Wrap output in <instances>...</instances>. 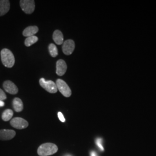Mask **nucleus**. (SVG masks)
Instances as JSON below:
<instances>
[{
	"label": "nucleus",
	"mask_w": 156,
	"mask_h": 156,
	"mask_svg": "<svg viewBox=\"0 0 156 156\" xmlns=\"http://www.w3.org/2000/svg\"><path fill=\"white\" fill-rule=\"evenodd\" d=\"M6 99V96L5 93L4 92L3 90L0 89V100H4Z\"/></svg>",
	"instance_id": "6ab92c4d"
},
{
	"label": "nucleus",
	"mask_w": 156,
	"mask_h": 156,
	"mask_svg": "<svg viewBox=\"0 0 156 156\" xmlns=\"http://www.w3.org/2000/svg\"><path fill=\"white\" fill-rule=\"evenodd\" d=\"M56 86L57 89L60 91V92L66 97H69L71 94V90L69 87L63 80L58 79L56 81Z\"/></svg>",
	"instance_id": "7ed1b4c3"
},
{
	"label": "nucleus",
	"mask_w": 156,
	"mask_h": 156,
	"mask_svg": "<svg viewBox=\"0 0 156 156\" xmlns=\"http://www.w3.org/2000/svg\"><path fill=\"white\" fill-rule=\"evenodd\" d=\"M13 115V112L11 109H6L2 114V119L5 122H8L11 119Z\"/></svg>",
	"instance_id": "2eb2a0df"
},
{
	"label": "nucleus",
	"mask_w": 156,
	"mask_h": 156,
	"mask_svg": "<svg viewBox=\"0 0 156 156\" xmlns=\"http://www.w3.org/2000/svg\"><path fill=\"white\" fill-rule=\"evenodd\" d=\"M57 115H58V117L59 118L60 120L62 122H66V119H65V118L64 117V115H62V112H58Z\"/></svg>",
	"instance_id": "aec40b11"
},
{
	"label": "nucleus",
	"mask_w": 156,
	"mask_h": 156,
	"mask_svg": "<svg viewBox=\"0 0 156 156\" xmlns=\"http://www.w3.org/2000/svg\"><path fill=\"white\" fill-rule=\"evenodd\" d=\"M5 105V103L2 101L0 100V106H4Z\"/></svg>",
	"instance_id": "412c9836"
},
{
	"label": "nucleus",
	"mask_w": 156,
	"mask_h": 156,
	"mask_svg": "<svg viewBox=\"0 0 156 156\" xmlns=\"http://www.w3.org/2000/svg\"><path fill=\"white\" fill-rule=\"evenodd\" d=\"M20 5L23 12L26 14H31L35 10V1L34 0H21Z\"/></svg>",
	"instance_id": "20e7f679"
},
{
	"label": "nucleus",
	"mask_w": 156,
	"mask_h": 156,
	"mask_svg": "<svg viewBox=\"0 0 156 156\" xmlns=\"http://www.w3.org/2000/svg\"><path fill=\"white\" fill-rule=\"evenodd\" d=\"M96 144L97 146H98V147L102 151H104V149L102 145V140L101 138H98L96 140Z\"/></svg>",
	"instance_id": "a211bd4d"
},
{
	"label": "nucleus",
	"mask_w": 156,
	"mask_h": 156,
	"mask_svg": "<svg viewBox=\"0 0 156 156\" xmlns=\"http://www.w3.org/2000/svg\"><path fill=\"white\" fill-rule=\"evenodd\" d=\"M3 87L7 93L11 94H16L18 93L16 86L10 80L5 81L3 83Z\"/></svg>",
	"instance_id": "1a4fd4ad"
},
{
	"label": "nucleus",
	"mask_w": 156,
	"mask_h": 156,
	"mask_svg": "<svg viewBox=\"0 0 156 156\" xmlns=\"http://www.w3.org/2000/svg\"><path fill=\"white\" fill-rule=\"evenodd\" d=\"M13 107L15 111L20 112L22 111L23 109V104L22 101L19 98H15L13 100Z\"/></svg>",
	"instance_id": "4468645a"
},
{
	"label": "nucleus",
	"mask_w": 156,
	"mask_h": 156,
	"mask_svg": "<svg viewBox=\"0 0 156 156\" xmlns=\"http://www.w3.org/2000/svg\"><path fill=\"white\" fill-rule=\"evenodd\" d=\"M75 42L72 39L66 40L64 42L63 45L62 47V49L63 53L66 55H71L75 49Z\"/></svg>",
	"instance_id": "0eeeda50"
},
{
	"label": "nucleus",
	"mask_w": 156,
	"mask_h": 156,
	"mask_svg": "<svg viewBox=\"0 0 156 156\" xmlns=\"http://www.w3.org/2000/svg\"><path fill=\"white\" fill-rule=\"evenodd\" d=\"M91 156H97V154L94 151H91Z\"/></svg>",
	"instance_id": "4be33fe9"
},
{
	"label": "nucleus",
	"mask_w": 156,
	"mask_h": 156,
	"mask_svg": "<svg viewBox=\"0 0 156 156\" xmlns=\"http://www.w3.org/2000/svg\"><path fill=\"white\" fill-rule=\"evenodd\" d=\"M49 50L50 55L53 57H56L58 55V50L56 45L53 44H50L49 46Z\"/></svg>",
	"instance_id": "f3484780"
},
{
	"label": "nucleus",
	"mask_w": 156,
	"mask_h": 156,
	"mask_svg": "<svg viewBox=\"0 0 156 156\" xmlns=\"http://www.w3.org/2000/svg\"><path fill=\"white\" fill-rule=\"evenodd\" d=\"M53 39L57 45H62L64 41V37L62 32L60 30H55L53 34Z\"/></svg>",
	"instance_id": "ddd939ff"
},
{
	"label": "nucleus",
	"mask_w": 156,
	"mask_h": 156,
	"mask_svg": "<svg viewBox=\"0 0 156 156\" xmlns=\"http://www.w3.org/2000/svg\"><path fill=\"white\" fill-rule=\"evenodd\" d=\"M57 151L58 147L57 145L52 143H45L39 146L37 153L39 156H48L56 153Z\"/></svg>",
	"instance_id": "f257e3e1"
},
{
	"label": "nucleus",
	"mask_w": 156,
	"mask_h": 156,
	"mask_svg": "<svg viewBox=\"0 0 156 156\" xmlns=\"http://www.w3.org/2000/svg\"><path fill=\"white\" fill-rule=\"evenodd\" d=\"M39 84L42 88L50 93H56L57 91L56 84L51 80L46 81L44 78H41L39 80Z\"/></svg>",
	"instance_id": "39448f33"
},
{
	"label": "nucleus",
	"mask_w": 156,
	"mask_h": 156,
	"mask_svg": "<svg viewBox=\"0 0 156 156\" xmlns=\"http://www.w3.org/2000/svg\"><path fill=\"white\" fill-rule=\"evenodd\" d=\"M10 2L8 0H0V16L8 13L10 9Z\"/></svg>",
	"instance_id": "9b49d317"
},
{
	"label": "nucleus",
	"mask_w": 156,
	"mask_h": 156,
	"mask_svg": "<svg viewBox=\"0 0 156 156\" xmlns=\"http://www.w3.org/2000/svg\"><path fill=\"white\" fill-rule=\"evenodd\" d=\"M67 66L63 60H59L56 62V73L58 76H62L66 73Z\"/></svg>",
	"instance_id": "9d476101"
},
{
	"label": "nucleus",
	"mask_w": 156,
	"mask_h": 156,
	"mask_svg": "<svg viewBox=\"0 0 156 156\" xmlns=\"http://www.w3.org/2000/svg\"><path fill=\"white\" fill-rule=\"evenodd\" d=\"M12 126L18 129L26 128L28 126V122L21 117H15L10 122Z\"/></svg>",
	"instance_id": "423d86ee"
},
{
	"label": "nucleus",
	"mask_w": 156,
	"mask_h": 156,
	"mask_svg": "<svg viewBox=\"0 0 156 156\" xmlns=\"http://www.w3.org/2000/svg\"><path fill=\"white\" fill-rule=\"evenodd\" d=\"M38 37L35 36V35L31 36V37H27L25 40L24 44L26 46L29 47V46L34 44L35 43H36L38 41Z\"/></svg>",
	"instance_id": "dca6fc26"
},
{
	"label": "nucleus",
	"mask_w": 156,
	"mask_h": 156,
	"mask_svg": "<svg viewBox=\"0 0 156 156\" xmlns=\"http://www.w3.org/2000/svg\"><path fill=\"white\" fill-rule=\"evenodd\" d=\"M69 156V155H68V156Z\"/></svg>",
	"instance_id": "5701e85b"
},
{
	"label": "nucleus",
	"mask_w": 156,
	"mask_h": 156,
	"mask_svg": "<svg viewBox=\"0 0 156 156\" xmlns=\"http://www.w3.org/2000/svg\"><path fill=\"white\" fill-rule=\"evenodd\" d=\"M16 135V132L12 129H0V140H8L13 139Z\"/></svg>",
	"instance_id": "6e6552de"
},
{
	"label": "nucleus",
	"mask_w": 156,
	"mask_h": 156,
	"mask_svg": "<svg viewBox=\"0 0 156 156\" xmlns=\"http://www.w3.org/2000/svg\"><path fill=\"white\" fill-rule=\"evenodd\" d=\"M38 31V27L37 26H29L28 27L25 28L23 32V35L24 37H29L34 36L35 34L37 33Z\"/></svg>",
	"instance_id": "f8f14e48"
},
{
	"label": "nucleus",
	"mask_w": 156,
	"mask_h": 156,
	"mask_svg": "<svg viewBox=\"0 0 156 156\" xmlns=\"http://www.w3.org/2000/svg\"><path fill=\"white\" fill-rule=\"evenodd\" d=\"M1 62L5 67L12 68L14 66L15 59L11 50L8 49H3L1 51Z\"/></svg>",
	"instance_id": "f03ea898"
}]
</instances>
